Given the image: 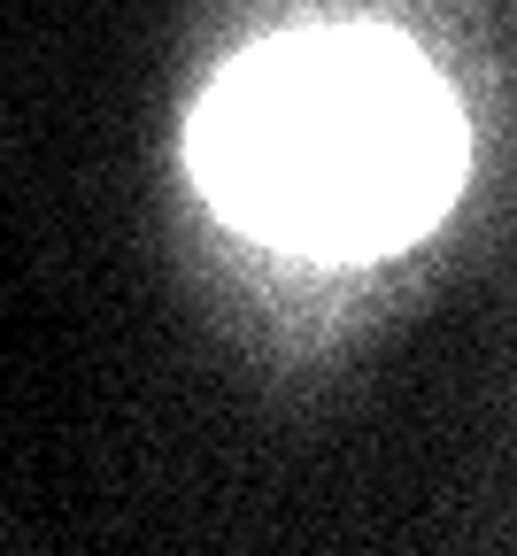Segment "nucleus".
I'll use <instances>...</instances> for the list:
<instances>
[{"instance_id":"1","label":"nucleus","mask_w":517,"mask_h":556,"mask_svg":"<svg viewBox=\"0 0 517 556\" xmlns=\"http://www.w3.org/2000/svg\"><path fill=\"white\" fill-rule=\"evenodd\" d=\"M193 178L302 255H387L440 225L471 139L456 93L387 31H302L240 54L193 116Z\"/></svg>"}]
</instances>
